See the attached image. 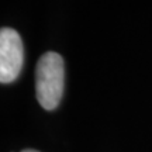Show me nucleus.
Returning <instances> with one entry per match:
<instances>
[{
	"label": "nucleus",
	"instance_id": "f257e3e1",
	"mask_svg": "<svg viewBox=\"0 0 152 152\" xmlns=\"http://www.w3.org/2000/svg\"><path fill=\"white\" fill-rule=\"evenodd\" d=\"M64 59L56 52L44 54L37 65V100L45 110H55L64 94Z\"/></svg>",
	"mask_w": 152,
	"mask_h": 152
},
{
	"label": "nucleus",
	"instance_id": "f03ea898",
	"mask_svg": "<svg viewBox=\"0 0 152 152\" xmlns=\"http://www.w3.org/2000/svg\"><path fill=\"white\" fill-rule=\"evenodd\" d=\"M24 62V47L20 34L10 27L0 30V82L11 83L18 77Z\"/></svg>",
	"mask_w": 152,
	"mask_h": 152
},
{
	"label": "nucleus",
	"instance_id": "7ed1b4c3",
	"mask_svg": "<svg viewBox=\"0 0 152 152\" xmlns=\"http://www.w3.org/2000/svg\"><path fill=\"white\" fill-rule=\"evenodd\" d=\"M23 152H38V151H34V149H26V151H23Z\"/></svg>",
	"mask_w": 152,
	"mask_h": 152
}]
</instances>
